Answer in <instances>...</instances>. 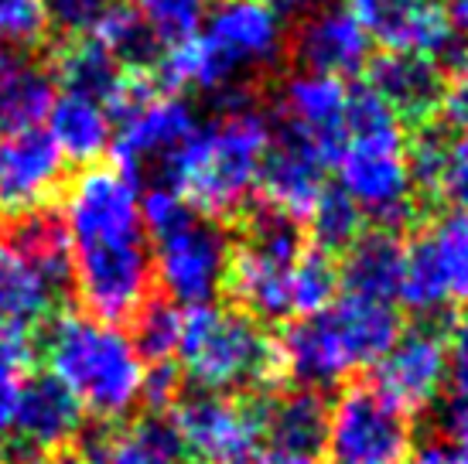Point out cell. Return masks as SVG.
I'll use <instances>...</instances> for the list:
<instances>
[{"instance_id": "cell-1", "label": "cell", "mask_w": 468, "mask_h": 464, "mask_svg": "<svg viewBox=\"0 0 468 464\" xmlns=\"http://www.w3.org/2000/svg\"><path fill=\"white\" fill-rule=\"evenodd\" d=\"M271 137L273 120L257 106L253 90L229 92L219 113L198 123L161 185H171L206 219H239L253 202Z\"/></svg>"}, {"instance_id": "cell-2", "label": "cell", "mask_w": 468, "mask_h": 464, "mask_svg": "<svg viewBox=\"0 0 468 464\" xmlns=\"http://www.w3.org/2000/svg\"><path fill=\"white\" fill-rule=\"evenodd\" d=\"M41 359L48 375L79 403L82 417L120 424L144 406L147 362L120 324L100 322L86 311L52 314L41 332Z\"/></svg>"}, {"instance_id": "cell-3", "label": "cell", "mask_w": 468, "mask_h": 464, "mask_svg": "<svg viewBox=\"0 0 468 464\" xmlns=\"http://www.w3.org/2000/svg\"><path fill=\"white\" fill-rule=\"evenodd\" d=\"M338 192L377 229L397 232L417 216V178L410 164V137L393 110L369 86H349L335 151Z\"/></svg>"}, {"instance_id": "cell-4", "label": "cell", "mask_w": 468, "mask_h": 464, "mask_svg": "<svg viewBox=\"0 0 468 464\" xmlns=\"http://www.w3.org/2000/svg\"><path fill=\"white\" fill-rule=\"evenodd\" d=\"M400 328L393 304L342 294L325 311L294 318L281 338H273L281 379L314 393L342 386L359 369H373Z\"/></svg>"}, {"instance_id": "cell-5", "label": "cell", "mask_w": 468, "mask_h": 464, "mask_svg": "<svg viewBox=\"0 0 468 464\" xmlns=\"http://www.w3.org/2000/svg\"><path fill=\"white\" fill-rule=\"evenodd\" d=\"M175 359L182 379L192 383L196 393L239 396L257 389H277L284 383L273 338L263 332L257 318L243 314L239 308H185Z\"/></svg>"}, {"instance_id": "cell-6", "label": "cell", "mask_w": 468, "mask_h": 464, "mask_svg": "<svg viewBox=\"0 0 468 464\" xmlns=\"http://www.w3.org/2000/svg\"><path fill=\"white\" fill-rule=\"evenodd\" d=\"M304 246L298 222L257 208L239 232V243H233L226 273V290L236 308L261 324L291 318V273Z\"/></svg>"}, {"instance_id": "cell-7", "label": "cell", "mask_w": 468, "mask_h": 464, "mask_svg": "<svg viewBox=\"0 0 468 464\" xmlns=\"http://www.w3.org/2000/svg\"><path fill=\"white\" fill-rule=\"evenodd\" d=\"M151 267L165 297L178 308L212 304V297L226 290V273L233 257V239L226 236L222 222L198 216L188 208L182 219H175L151 236Z\"/></svg>"}, {"instance_id": "cell-8", "label": "cell", "mask_w": 468, "mask_h": 464, "mask_svg": "<svg viewBox=\"0 0 468 464\" xmlns=\"http://www.w3.org/2000/svg\"><path fill=\"white\" fill-rule=\"evenodd\" d=\"M397 301L420 322L468 308V212H444L407 243Z\"/></svg>"}, {"instance_id": "cell-9", "label": "cell", "mask_w": 468, "mask_h": 464, "mask_svg": "<svg viewBox=\"0 0 468 464\" xmlns=\"http://www.w3.org/2000/svg\"><path fill=\"white\" fill-rule=\"evenodd\" d=\"M58 219L66 226L69 253L147 239L141 219V181L103 161L82 168L62 188Z\"/></svg>"}, {"instance_id": "cell-10", "label": "cell", "mask_w": 468, "mask_h": 464, "mask_svg": "<svg viewBox=\"0 0 468 464\" xmlns=\"http://www.w3.org/2000/svg\"><path fill=\"white\" fill-rule=\"evenodd\" d=\"M414 444V420L373 383H352L328 403V464H403Z\"/></svg>"}, {"instance_id": "cell-11", "label": "cell", "mask_w": 468, "mask_h": 464, "mask_svg": "<svg viewBox=\"0 0 468 464\" xmlns=\"http://www.w3.org/2000/svg\"><path fill=\"white\" fill-rule=\"evenodd\" d=\"M198 130L196 110L175 92L147 90L137 96L123 113L117 116L113 133V164L141 181L151 174V181H161L168 174L171 161L182 154V147Z\"/></svg>"}, {"instance_id": "cell-12", "label": "cell", "mask_w": 468, "mask_h": 464, "mask_svg": "<svg viewBox=\"0 0 468 464\" xmlns=\"http://www.w3.org/2000/svg\"><path fill=\"white\" fill-rule=\"evenodd\" d=\"M185 458L198 464H243L261 451L263 420L261 406L243 396L192 393L178 396L168 410Z\"/></svg>"}, {"instance_id": "cell-13", "label": "cell", "mask_w": 468, "mask_h": 464, "mask_svg": "<svg viewBox=\"0 0 468 464\" xmlns=\"http://www.w3.org/2000/svg\"><path fill=\"white\" fill-rule=\"evenodd\" d=\"M69 284L82 301L86 314L100 322H127L144 308L154 287L151 246L147 239L120 246H92L69 253Z\"/></svg>"}, {"instance_id": "cell-14", "label": "cell", "mask_w": 468, "mask_h": 464, "mask_svg": "<svg viewBox=\"0 0 468 464\" xmlns=\"http://www.w3.org/2000/svg\"><path fill=\"white\" fill-rule=\"evenodd\" d=\"M383 52L424 55L452 69L468 55L441 0H338Z\"/></svg>"}, {"instance_id": "cell-15", "label": "cell", "mask_w": 468, "mask_h": 464, "mask_svg": "<svg viewBox=\"0 0 468 464\" xmlns=\"http://www.w3.org/2000/svg\"><path fill=\"white\" fill-rule=\"evenodd\" d=\"M448 379H452L448 335L434 322L400 328L397 342L373 365V386L410 420L441 400Z\"/></svg>"}, {"instance_id": "cell-16", "label": "cell", "mask_w": 468, "mask_h": 464, "mask_svg": "<svg viewBox=\"0 0 468 464\" xmlns=\"http://www.w3.org/2000/svg\"><path fill=\"white\" fill-rule=\"evenodd\" d=\"M198 35L239 86H247L253 72L273 69L287 48L284 17L261 0H216L206 14V31Z\"/></svg>"}, {"instance_id": "cell-17", "label": "cell", "mask_w": 468, "mask_h": 464, "mask_svg": "<svg viewBox=\"0 0 468 464\" xmlns=\"http://www.w3.org/2000/svg\"><path fill=\"white\" fill-rule=\"evenodd\" d=\"M273 120V116H271ZM332 168L328 157L291 130L273 123L271 147L263 154L261 174H257V208L284 216V219L304 226L318 195L325 192V171Z\"/></svg>"}, {"instance_id": "cell-18", "label": "cell", "mask_w": 468, "mask_h": 464, "mask_svg": "<svg viewBox=\"0 0 468 464\" xmlns=\"http://www.w3.org/2000/svg\"><path fill=\"white\" fill-rule=\"evenodd\" d=\"M66 188V157L45 127L0 133V216L25 219L52 208Z\"/></svg>"}, {"instance_id": "cell-19", "label": "cell", "mask_w": 468, "mask_h": 464, "mask_svg": "<svg viewBox=\"0 0 468 464\" xmlns=\"http://www.w3.org/2000/svg\"><path fill=\"white\" fill-rule=\"evenodd\" d=\"M287 55L298 65V72L346 79L363 76L373 58V41L363 25L342 4L322 0L308 14L298 17V27L287 35Z\"/></svg>"}, {"instance_id": "cell-20", "label": "cell", "mask_w": 468, "mask_h": 464, "mask_svg": "<svg viewBox=\"0 0 468 464\" xmlns=\"http://www.w3.org/2000/svg\"><path fill=\"white\" fill-rule=\"evenodd\" d=\"M82 424L86 417L79 410V403L52 375H25L17 389V403H14L11 430H7L11 451L25 458V464L41 454L66 451L82 434Z\"/></svg>"}, {"instance_id": "cell-21", "label": "cell", "mask_w": 468, "mask_h": 464, "mask_svg": "<svg viewBox=\"0 0 468 464\" xmlns=\"http://www.w3.org/2000/svg\"><path fill=\"white\" fill-rule=\"evenodd\" d=\"M349 103V86L342 79L314 76V72H294L281 82L273 100V123L312 141L328 164L335 161V151L342 143V120Z\"/></svg>"}, {"instance_id": "cell-22", "label": "cell", "mask_w": 468, "mask_h": 464, "mask_svg": "<svg viewBox=\"0 0 468 464\" xmlns=\"http://www.w3.org/2000/svg\"><path fill=\"white\" fill-rule=\"evenodd\" d=\"M366 86L390 106L403 127H428L441 103L444 69L424 55L383 52L366 65Z\"/></svg>"}, {"instance_id": "cell-23", "label": "cell", "mask_w": 468, "mask_h": 464, "mask_svg": "<svg viewBox=\"0 0 468 464\" xmlns=\"http://www.w3.org/2000/svg\"><path fill=\"white\" fill-rule=\"evenodd\" d=\"M45 133L52 137L66 164H100V157L113 151V116L103 103L76 92H55V103L45 116Z\"/></svg>"}, {"instance_id": "cell-24", "label": "cell", "mask_w": 468, "mask_h": 464, "mask_svg": "<svg viewBox=\"0 0 468 464\" xmlns=\"http://www.w3.org/2000/svg\"><path fill=\"white\" fill-rule=\"evenodd\" d=\"M403 259H407V243L397 232L369 229L346 249L338 280L346 287V294L379 301V304H397Z\"/></svg>"}, {"instance_id": "cell-25", "label": "cell", "mask_w": 468, "mask_h": 464, "mask_svg": "<svg viewBox=\"0 0 468 464\" xmlns=\"http://www.w3.org/2000/svg\"><path fill=\"white\" fill-rule=\"evenodd\" d=\"M410 164L420 192L468 212V133H438L428 123L410 137Z\"/></svg>"}, {"instance_id": "cell-26", "label": "cell", "mask_w": 468, "mask_h": 464, "mask_svg": "<svg viewBox=\"0 0 468 464\" xmlns=\"http://www.w3.org/2000/svg\"><path fill=\"white\" fill-rule=\"evenodd\" d=\"M263 420V438L271 440L277 451H294V454H318L325 444V427H328V403L322 393L314 389H281L273 393L267 406H261Z\"/></svg>"}, {"instance_id": "cell-27", "label": "cell", "mask_w": 468, "mask_h": 464, "mask_svg": "<svg viewBox=\"0 0 468 464\" xmlns=\"http://www.w3.org/2000/svg\"><path fill=\"white\" fill-rule=\"evenodd\" d=\"M48 69H52L55 86L62 92L90 96L96 103H103L106 110L113 106V100H117L123 82H127V72H131L92 38L66 41Z\"/></svg>"}, {"instance_id": "cell-28", "label": "cell", "mask_w": 468, "mask_h": 464, "mask_svg": "<svg viewBox=\"0 0 468 464\" xmlns=\"http://www.w3.org/2000/svg\"><path fill=\"white\" fill-rule=\"evenodd\" d=\"M55 92L58 86L48 65L11 55L0 72V133L41 127L55 103Z\"/></svg>"}, {"instance_id": "cell-29", "label": "cell", "mask_w": 468, "mask_h": 464, "mask_svg": "<svg viewBox=\"0 0 468 464\" xmlns=\"http://www.w3.org/2000/svg\"><path fill=\"white\" fill-rule=\"evenodd\" d=\"M90 464H182V444L168 413H147L144 420L110 430L90 448Z\"/></svg>"}, {"instance_id": "cell-30", "label": "cell", "mask_w": 468, "mask_h": 464, "mask_svg": "<svg viewBox=\"0 0 468 464\" xmlns=\"http://www.w3.org/2000/svg\"><path fill=\"white\" fill-rule=\"evenodd\" d=\"M55 290L7 239H0V324L31 328L52 314Z\"/></svg>"}, {"instance_id": "cell-31", "label": "cell", "mask_w": 468, "mask_h": 464, "mask_svg": "<svg viewBox=\"0 0 468 464\" xmlns=\"http://www.w3.org/2000/svg\"><path fill=\"white\" fill-rule=\"evenodd\" d=\"M7 243H11L58 294H62V287H69V263H72V257H69V236L55 208H41V212H31L25 219H14Z\"/></svg>"}, {"instance_id": "cell-32", "label": "cell", "mask_w": 468, "mask_h": 464, "mask_svg": "<svg viewBox=\"0 0 468 464\" xmlns=\"http://www.w3.org/2000/svg\"><path fill=\"white\" fill-rule=\"evenodd\" d=\"M90 38L96 45H103L123 69H133V72H151V65L161 55V45L151 35V27L144 25L137 7L123 4V0L110 4V11L100 17V25L92 27Z\"/></svg>"}, {"instance_id": "cell-33", "label": "cell", "mask_w": 468, "mask_h": 464, "mask_svg": "<svg viewBox=\"0 0 468 464\" xmlns=\"http://www.w3.org/2000/svg\"><path fill=\"white\" fill-rule=\"evenodd\" d=\"M363 212L352 206L346 195L332 188L328 185L325 192L318 195V202L312 206L308 212V219L301 229H308V246L312 249H322L328 257H335V253H346L359 236H363Z\"/></svg>"}, {"instance_id": "cell-34", "label": "cell", "mask_w": 468, "mask_h": 464, "mask_svg": "<svg viewBox=\"0 0 468 464\" xmlns=\"http://www.w3.org/2000/svg\"><path fill=\"white\" fill-rule=\"evenodd\" d=\"M338 287L342 280H338L335 257L304 246L291 273V318H308V314L325 311L338 297Z\"/></svg>"}, {"instance_id": "cell-35", "label": "cell", "mask_w": 468, "mask_h": 464, "mask_svg": "<svg viewBox=\"0 0 468 464\" xmlns=\"http://www.w3.org/2000/svg\"><path fill=\"white\" fill-rule=\"evenodd\" d=\"M182 311L185 308H178L168 297H147L144 308L133 314L131 338L147 365L175 359L178 338H182Z\"/></svg>"}, {"instance_id": "cell-36", "label": "cell", "mask_w": 468, "mask_h": 464, "mask_svg": "<svg viewBox=\"0 0 468 464\" xmlns=\"http://www.w3.org/2000/svg\"><path fill=\"white\" fill-rule=\"evenodd\" d=\"M212 4L216 0H137L133 7L144 17V25L151 27L157 45L168 48L202 31Z\"/></svg>"}, {"instance_id": "cell-37", "label": "cell", "mask_w": 468, "mask_h": 464, "mask_svg": "<svg viewBox=\"0 0 468 464\" xmlns=\"http://www.w3.org/2000/svg\"><path fill=\"white\" fill-rule=\"evenodd\" d=\"M48 38L52 35H48L41 0H0V45L4 48L31 52Z\"/></svg>"}, {"instance_id": "cell-38", "label": "cell", "mask_w": 468, "mask_h": 464, "mask_svg": "<svg viewBox=\"0 0 468 464\" xmlns=\"http://www.w3.org/2000/svg\"><path fill=\"white\" fill-rule=\"evenodd\" d=\"M45 4V21L48 35H58L66 41L90 38L100 17L110 11L113 0H41Z\"/></svg>"}, {"instance_id": "cell-39", "label": "cell", "mask_w": 468, "mask_h": 464, "mask_svg": "<svg viewBox=\"0 0 468 464\" xmlns=\"http://www.w3.org/2000/svg\"><path fill=\"white\" fill-rule=\"evenodd\" d=\"M438 116H441L444 130L455 133H468V55L452 69H444V90L441 103H438Z\"/></svg>"}, {"instance_id": "cell-40", "label": "cell", "mask_w": 468, "mask_h": 464, "mask_svg": "<svg viewBox=\"0 0 468 464\" xmlns=\"http://www.w3.org/2000/svg\"><path fill=\"white\" fill-rule=\"evenodd\" d=\"M444 440L468 464V393H458L452 406L444 410Z\"/></svg>"}, {"instance_id": "cell-41", "label": "cell", "mask_w": 468, "mask_h": 464, "mask_svg": "<svg viewBox=\"0 0 468 464\" xmlns=\"http://www.w3.org/2000/svg\"><path fill=\"white\" fill-rule=\"evenodd\" d=\"M21 379H25V369H14V365H4V362H0V444H4L7 430H11V417H14V403H17Z\"/></svg>"}, {"instance_id": "cell-42", "label": "cell", "mask_w": 468, "mask_h": 464, "mask_svg": "<svg viewBox=\"0 0 468 464\" xmlns=\"http://www.w3.org/2000/svg\"><path fill=\"white\" fill-rule=\"evenodd\" d=\"M448 355H452V379L458 383V393H468V314L458 322L455 335L448 338Z\"/></svg>"}, {"instance_id": "cell-43", "label": "cell", "mask_w": 468, "mask_h": 464, "mask_svg": "<svg viewBox=\"0 0 468 464\" xmlns=\"http://www.w3.org/2000/svg\"><path fill=\"white\" fill-rule=\"evenodd\" d=\"M403 464H465V461L458 458L455 448H452L444 438H431V440L414 444Z\"/></svg>"}, {"instance_id": "cell-44", "label": "cell", "mask_w": 468, "mask_h": 464, "mask_svg": "<svg viewBox=\"0 0 468 464\" xmlns=\"http://www.w3.org/2000/svg\"><path fill=\"white\" fill-rule=\"evenodd\" d=\"M250 464H318L312 454H294V451H277V448H267V451H257L250 458Z\"/></svg>"}, {"instance_id": "cell-45", "label": "cell", "mask_w": 468, "mask_h": 464, "mask_svg": "<svg viewBox=\"0 0 468 464\" xmlns=\"http://www.w3.org/2000/svg\"><path fill=\"white\" fill-rule=\"evenodd\" d=\"M263 7H271L277 17H301V14H308L314 4H322V0H261Z\"/></svg>"}, {"instance_id": "cell-46", "label": "cell", "mask_w": 468, "mask_h": 464, "mask_svg": "<svg viewBox=\"0 0 468 464\" xmlns=\"http://www.w3.org/2000/svg\"><path fill=\"white\" fill-rule=\"evenodd\" d=\"M27 464H90V458L82 451H76V448H66V451L41 454V458H35V461H27Z\"/></svg>"}, {"instance_id": "cell-47", "label": "cell", "mask_w": 468, "mask_h": 464, "mask_svg": "<svg viewBox=\"0 0 468 464\" xmlns=\"http://www.w3.org/2000/svg\"><path fill=\"white\" fill-rule=\"evenodd\" d=\"M444 7H448V17H452V25H455L458 35L468 38V0H452V4H444Z\"/></svg>"}, {"instance_id": "cell-48", "label": "cell", "mask_w": 468, "mask_h": 464, "mask_svg": "<svg viewBox=\"0 0 468 464\" xmlns=\"http://www.w3.org/2000/svg\"><path fill=\"white\" fill-rule=\"evenodd\" d=\"M7 62H11V52L0 45V72H4V65H7Z\"/></svg>"}]
</instances>
